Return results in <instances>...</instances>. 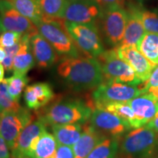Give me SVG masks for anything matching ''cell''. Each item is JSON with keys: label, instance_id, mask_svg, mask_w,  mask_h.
I'll list each match as a JSON object with an SVG mask.
<instances>
[{"label": "cell", "instance_id": "74e56055", "mask_svg": "<svg viewBox=\"0 0 158 158\" xmlns=\"http://www.w3.org/2000/svg\"><path fill=\"white\" fill-rule=\"evenodd\" d=\"M147 125L150 128H152L153 130H155L156 133L158 134V111L157 112V114H155V117H154Z\"/></svg>", "mask_w": 158, "mask_h": 158}, {"label": "cell", "instance_id": "ab89813d", "mask_svg": "<svg viewBox=\"0 0 158 158\" xmlns=\"http://www.w3.org/2000/svg\"><path fill=\"white\" fill-rule=\"evenodd\" d=\"M148 92H150L151 94H152L153 95H155L156 98L158 99V86H155V87H151L148 90Z\"/></svg>", "mask_w": 158, "mask_h": 158}, {"label": "cell", "instance_id": "5bb4252c", "mask_svg": "<svg viewBox=\"0 0 158 158\" xmlns=\"http://www.w3.org/2000/svg\"><path fill=\"white\" fill-rule=\"evenodd\" d=\"M45 126L40 119L30 122L18 137L13 148L11 149V155L17 158L29 156L33 143L46 130Z\"/></svg>", "mask_w": 158, "mask_h": 158}, {"label": "cell", "instance_id": "4dcf8cb0", "mask_svg": "<svg viewBox=\"0 0 158 158\" xmlns=\"http://www.w3.org/2000/svg\"><path fill=\"white\" fill-rule=\"evenodd\" d=\"M22 35L15 31H4L0 35V46L3 48L14 45L21 40Z\"/></svg>", "mask_w": 158, "mask_h": 158}, {"label": "cell", "instance_id": "7c38bea8", "mask_svg": "<svg viewBox=\"0 0 158 158\" xmlns=\"http://www.w3.org/2000/svg\"><path fill=\"white\" fill-rule=\"evenodd\" d=\"M95 0H68L61 19L76 23H95L101 15Z\"/></svg>", "mask_w": 158, "mask_h": 158}, {"label": "cell", "instance_id": "7402d4cb", "mask_svg": "<svg viewBox=\"0 0 158 158\" xmlns=\"http://www.w3.org/2000/svg\"><path fill=\"white\" fill-rule=\"evenodd\" d=\"M52 132L59 145L72 147L81 136L83 124L78 123L56 124L52 126Z\"/></svg>", "mask_w": 158, "mask_h": 158}, {"label": "cell", "instance_id": "44dd1931", "mask_svg": "<svg viewBox=\"0 0 158 158\" xmlns=\"http://www.w3.org/2000/svg\"><path fill=\"white\" fill-rule=\"evenodd\" d=\"M58 146L54 135L45 130L33 143L29 157L32 158H55Z\"/></svg>", "mask_w": 158, "mask_h": 158}, {"label": "cell", "instance_id": "83f0119b", "mask_svg": "<svg viewBox=\"0 0 158 158\" xmlns=\"http://www.w3.org/2000/svg\"><path fill=\"white\" fill-rule=\"evenodd\" d=\"M7 85V91L15 101L19 102L22 92L27 87L29 78L27 75H15L5 78Z\"/></svg>", "mask_w": 158, "mask_h": 158}, {"label": "cell", "instance_id": "ee69618b", "mask_svg": "<svg viewBox=\"0 0 158 158\" xmlns=\"http://www.w3.org/2000/svg\"><path fill=\"white\" fill-rule=\"evenodd\" d=\"M21 158H32V157H29V156H25V157H21Z\"/></svg>", "mask_w": 158, "mask_h": 158}, {"label": "cell", "instance_id": "603a6c76", "mask_svg": "<svg viewBox=\"0 0 158 158\" xmlns=\"http://www.w3.org/2000/svg\"><path fill=\"white\" fill-rule=\"evenodd\" d=\"M95 108L106 110L110 113L115 114L124 121L127 122L131 128L136 129V128L141 127L133 109L127 102H108V103L97 106Z\"/></svg>", "mask_w": 158, "mask_h": 158}, {"label": "cell", "instance_id": "3957f363", "mask_svg": "<svg viewBox=\"0 0 158 158\" xmlns=\"http://www.w3.org/2000/svg\"><path fill=\"white\" fill-rule=\"evenodd\" d=\"M120 152L127 158H149L158 150V134L144 125L125 134L119 147Z\"/></svg>", "mask_w": 158, "mask_h": 158}, {"label": "cell", "instance_id": "52a82bcc", "mask_svg": "<svg viewBox=\"0 0 158 158\" xmlns=\"http://www.w3.org/2000/svg\"><path fill=\"white\" fill-rule=\"evenodd\" d=\"M143 94L138 86L104 81L92 93L94 108L112 102H128Z\"/></svg>", "mask_w": 158, "mask_h": 158}, {"label": "cell", "instance_id": "ba28073f", "mask_svg": "<svg viewBox=\"0 0 158 158\" xmlns=\"http://www.w3.org/2000/svg\"><path fill=\"white\" fill-rule=\"evenodd\" d=\"M102 30L106 41L113 46H119L123 40L127 21V12L121 7L102 11Z\"/></svg>", "mask_w": 158, "mask_h": 158}, {"label": "cell", "instance_id": "d4e9b609", "mask_svg": "<svg viewBox=\"0 0 158 158\" xmlns=\"http://www.w3.org/2000/svg\"><path fill=\"white\" fill-rule=\"evenodd\" d=\"M137 48L148 60L158 64V34L145 33Z\"/></svg>", "mask_w": 158, "mask_h": 158}, {"label": "cell", "instance_id": "4fadbf2b", "mask_svg": "<svg viewBox=\"0 0 158 158\" xmlns=\"http://www.w3.org/2000/svg\"><path fill=\"white\" fill-rule=\"evenodd\" d=\"M118 56L133 68L142 83L147 81L156 65L146 58L135 45H120L116 48Z\"/></svg>", "mask_w": 158, "mask_h": 158}, {"label": "cell", "instance_id": "8d00e7d4", "mask_svg": "<svg viewBox=\"0 0 158 158\" xmlns=\"http://www.w3.org/2000/svg\"><path fill=\"white\" fill-rule=\"evenodd\" d=\"M13 60L14 58L10 56H6L5 59L2 62L4 68L7 72H11L13 70Z\"/></svg>", "mask_w": 158, "mask_h": 158}, {"label": "cell", "instance_id": "cb8c5ba5", "mask_svg": "<svg viewBox=\"0 0 158 158\" xmlns=\"http://www.w3.org/2000/svg\"><path fill=\"white\" fill-rule=\"evenodd\" d=\"M18 11L35 25L43 19L39 0H9Z\"/></svg>", "mask_w": 158, "mask_h": 158}, {"label": "cell", "instance_id": "e0dca14e", "mask_svg": "<svg viewBox=\"0 0 158 158\" xmlns=\"http://www.w3.org/2000/svg\"><path fill=\"white\" fill-rule=\"evenodd\" d=\"M23 97L27 107L37 110L48 105L54 99V92L48 83L39 82L27 86Z\"/></svg>", "mask_w": 158, "mask_h": 158}, {"label": "cell", "instance_id": "f6af8a7d", "mask_svg": "<svg viewBox=\"0 0 158 158\" xmlns=\"http://www.w3.org/2000/svg\"><path fill=\"white\" fill-rule=\"evenodd\" d=\"M0 129H1V114H0Z\"/></svg>", "mask_w": 158, "mask_h": 158}, {"label": "cell", "instance_id": "6da1fadb", "mask_svg": "<svg viewBox=\"0 0 158 158\" xmlns=\"http://www.w3.org/2000/svg\"><path fill=\"white\" fill-rule=\"evenodd\" d=\"M59 76L77 92L97 88L104 82L101 66L91 57H64L57 66Z\"/></svg>", "mask_w": 158, "mask_h": 158}, {"label": "cell", "instance_id": "b9f144b4", "mask_svg": "<svg viewBox=\"0 0 158 158\" xmlns=\"http://www.w3.org/2000/svg\"><path fill=\"white\" fill-rule=\"evenodd\" d=\"M4 31H5V29H4L3 25H2V23L1 19H0V35H1V33L3 32Z\"/></svg>", "mask_w": 158, "mask_h": 158}, {"label": "cell", "instance_id": "4316f807", "mask_svg": "<svg viewBox=\"0 0 158 158\" xmlns=\"http://www.w3.org/2000/svg\"><path fill=\"white\" fill-rule=\"evenodd\" d=\"M68 0H39L43 19L54 20L62 18Z\"/></svg>", "mask_w": 158, "mask_h": 158}, {"label": "cell", "instance_id": "d6a6232c", "mask_svg": "<svg viewBox=\"0 0 158 158\" xmlns=\"http://www.w3.org/2000/svg\"><path fill=\"white\" fill-rule=\"evenodd\" d=\"M101 11L106 10L111 7H123L125 0H95Z\"/></svg>", "mask_w": 158, "mask_h": 158}, {"label": "cell", "instance_id": "8fae6325", "mask_svg": "<svg viewBox=\"0 0 158 158\" xmlns=\"http://www.w3.org/2000/svg\"><path fill=\"white\" fill-rule=\"evenodd\" d=\"M0 19L5 31L19 33L31 37L38 32L36 25L21 15L9 0H0Z\"/></svg>", "mask_w": 158, "mask_h": 158}, {"label": "cell", "instance_id": "277c9868", "mask_svg": "<svg viewBox=\"0 0 158 158\" xmlns=\"http://www.w3.org/2000/svg\"><path fill=\"white\" fill-rule=\"evenodd\" d=\"M36 27L40 34L48 41L59 55L79 56L78 48L65 27L64 20L43 19Z\"/></svg>", "mask_w": 158, "mask_h": 158}, {"label": "cell", "instance_id": "f35d334b", "mask_svg": "<svg viewBox=\"0 0 158 158\" xmlns=\"http://www.w3.org/2000/svg\"><path fill=\"white\" fill-rule=\"evenodd\" d=\"M6 56H7V54H6L5 49H4L2 47L0 46V63L3 62L4 59H5Z\"/></svg>", "mask_w": 158, "mask_h": 158}, {"label": "cell", "instance_id": "d6986e66", "mask_svg": "<svg viewBox=\"0 0 158 158\" xmlns=\"http://www.w3.org/2000/svg\"><path fill=\"white\" fill-rule=\"evenodd\" d=\"M106 136L91 125L89 122L83 124V132L78 142L73 146L75 158H86L91 152Z\"/></svg>", "mask_w": 158, "mask_h": 158}, {"label": "cell", "instance_id": "2e32d148", "mask_svg": "<svg viewBox=\"0 0 158 158\" xmlns=\"http://www.w3.org/2000/svg\"><path fill=\"white\" fill-rule=\"evenodd\" d=\"M30 43L35 62L40 68H49L54 64L59 54L39 31L31 37Z\"/></svg>", "mask_w": 158, "mask_h": 158}, {"label": "cell", "instance_id": "8992f818", "mask_svg": "<svg viewBox=\"0 0 158 158\" xmlns=\"http://www.w3.org/2000/svg\"><path fill=\"white\" fill-rule=\"evenodd\" d=\"M64 26L77 48L86 56L96 58L104 51L95 23H76L64 21Z\"/></svg>", "mask_w": 158, "mask_h": 158}, {"label": "cell", "instance_id": "7dc6e473", "mask_svg": "<svg viewBox=\"0 0 158 158\" xmlns=\"http://www.w3.org/2000/svg\"><path fill=\"white\" fill-rule=\"evenodd\" d=\"M149 158H158V156H156V157H149Z\"/></svg>", "mask_w": 158, "mask_h": 158}, {"label": "cell", "instance_id": "1f68e13d", "mask_svg": "<svg viewBox=\"0 0 158 158\" xmlns=\"http://www.w3.org/2000/svg\"><path fill=\"white\" fill-rule=\"evenodd\" d=\"M155 86H158V64L156 65L155 68H154L151 75H150L149 78L147 81L138 85V87L144 94L147 92L150 88L155 87Z\"/></svg>", "mask_w": 158, "mask_h": 158}, {"label": "cell", "instance_id": "d590c367", "mask_svg": "<svg viewBox=\"0 0 158 158\" xmlns=\"http://www.w3.org/2000/svg\"><path fill=\"white\" fill-rule=\"evenodd\" d=\"M21 40H20L18 43H16L15 45H13V46L11 47H8V48H5L4 49H5L7 56H10L14 58V57L17 55L18 53H19L20 48H21Z\"/></svg>", "mask_w": 158, "mask_h": 158}, {"label": "cell", "instance_id": "30bf717a", "mask_svg": "<svg viewBox=\"0 0 158 158\" xmlns=\"http://www.w3.org/2000/svg\"><path fill=\"white\" fill-rule=\"evenodd\" d=\"M89 123L94 129L106 137L118 139L131 129L127 122L115 114L106 110L96 108L92 111Z\"/></svg>", "mask_w": 158, "mask_h": 158}, {"label": "cell", "instance_id": "9a60e30c", "mask_svg": "<svg viewBox=\"0 0 158 158\" xmlns=\"http://www.w3.org/2000/svg\"><path fill=\"white\" fill-rule=\"evenodd\" d=\"M141 127L147 125L158 111V99L147 92L127 102Z\"/></svg>", "mask_w": 158, "mask_h": 158}, {"label": "cell", "instance_id": "60d3db41", "mask_svg": "<svg viewBox=\"0 0 158 158\" xmlns=\"http://www.w3.org/2000/svg\"><path fill=\"white\" fill-rule=\"evenodd\" d=\"M5 68L2 64L0 63V84L4 81V76H5Z\"/></svg>", "mask_w": 158, "mask_h": 158}, {"label": "cell", "instance_id": "e575fe53", "mask_svg": "<svg viewBox=\"0 0 158 158\" xmlns=\"http://www.w3.org/2000/svg\"><path fill=\"white\" fill-rule=\"evenodd\" d=\"M9 147L3 138L0 136V158H7L10 156Z\"/></svg>", "mask_w": 158, "mask_h": 158}, {"label": "cell", "instance_id": "5b68a950", "mask_svg": "<svg viewBox=\"0 0 158 158\" xmlns=\"http://www.w3.org/2000/svg\"><path fill=\"white\" fill-rule=\"evenodd\" d=\"M101 66L104 81L138 86L142 84L133 68L118 56L116 48L103 51L97 57Z\"/></svg>", "mask_w": 158, "mask_h": 158}, {"label": "cell", "instance_id": "f546056e", "mask_svg": "<svg viewBox=\"0 0 158 158\" xmlns=\"http://www.w3.org/2000/svg\"><path fill=\"white\" fill-rule=\"evenodd\" d=\"M142 21L145 31L158 34V14L149 10L142 12Z\"/></svg>", "mask_w": 158, "mask_h": 158}, {"label": "cell", "instance_id": "484cf974", "mask_svg": "<svg viewBox=\"0 0 158 158\" xmlns=\"http://www.w3.org/2000/svg\"><path fill=\"white\" fill-rule=\"evenodd\" d=\"M118 149V138L106 137L94 148L86 158H115Z\"/></svg>", "mask_w": 158, "mask_h": 158}, {"label": "cell", "instance_id": "9c48e42d", "mask_svg": "<svg viewBox=\"0 0 158 158\" xmlns=\"http://www.w3.org/2000/svg\"><path fill=\"white\" fill-rule=\"evenodd\" d=\"M32 121V115L25 108L21 107L17 111L2 112L0 136L4 138L10 149H13L23 130Z\"/></svg>", "mask_w": 158, "mask_h": 158}, {"label": "cell", "instance_id": "ac0fdd59", "mask_svg": "<svg viewBox=\"0 0 158 158\" xmlns=\"http://www.w3.org/2000/svg\"><path fill=\"white\" fill-rule=\"evenodd\" d=\"M127 12V24L120 45H135L137 47L145 35V29L142 21V11L138 7H132Z\"/></svg>", "mask_w": 158, "mask_h": 158}, {"label": "cell", "instance_id": "7bdbcfd3", "mask_svg": "<svg viewBox=\"0 0 158 158\" xmlns=\"http://www.w3.org/2000/svg\"><path fill=\"white\" fill-rule=\"evenodd\" d=\"M7 158H17V157H15V156H13V155H11L10 156V157H8Z\"/></svg>", "mask_w": 158, "mask_h": 158}, {"label": "cell", "instance_id": "7a4b0ae2", "mask_svg": "<svg viewBox=\"0 0 158 158\" xmlns=\"http://www.w3.org/2000/svg\"><path fill=\"white\" fill-rule=\"evenodd\" d=\"M94 108L92 102L81 99H59L43 107L37 113V116L45 125L84 124L90 119Z\"/></svg>", "mask_w": 158, "mask_h": 158}, {"label": "cell", "instance_id": "ffe728a7", "mask_svg": "<svg viewBox=\"0 0 158 158\" xmlns=\"http://www.w3.org/2000/svg\"><path fill=\"white\" fill-rule=\"evenodd\" d=\"M31 37L23 35L21 38V46L13 60V74L27 75L35 65V59L31 51Z\"/></svg>", "mask_w": 158, "mask_h": 158}, {"label": "cell", "instance_id": "bcb514c9", "mask_svg": "<svg viewBox=\"0 0 158 158\" xmlns=\"http://www.w3.org/2000/svg\"><path fill=\"white\" fill-rule=\"evenodd\" d=\"M2 112V108H1V105H0V114Z\"/></svg>", "mask_w": 158, "mask_h": 158}, {"label": "cell", "instance_id": "f1b7e54d", "mask_svg": "<svg viewBox=\"0 0 158 158\" xmlns=\"http://www.w3.org/2000/svg\"><path fill=\"white\" fill-rule=\"evenodd\" d=\"M0 105L2 111H17L21 108L19 102L13 100L9 94L5 79L0 84Z\"/></svg>", "mask_w": 158, "mask_h": 158}, {"label": "cell", "instance_id": "836d02e7", "mask_svg": "<svg viewBox=\"0 0 158 158\" xmlns=\"http://www.w3.org/2000/svg\"><path fill=\"white\" fill-rule=\"evenodd\" d=\"M55 158H75L73 150L70 147L59 145Z\"/></svg>", "mask_w": 158, "mask_h": 158}]
</instances>
